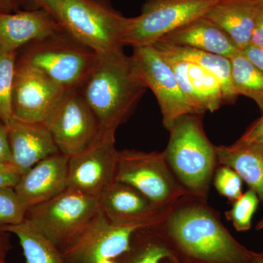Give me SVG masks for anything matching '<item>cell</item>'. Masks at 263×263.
Wrapping results in <instances>:
<instances>
[{
    "instance_id": "8fae6325",
    "label": "cell",
    "mask_w": 263,
    "mask_h": 263,
    "mask_svg": "<svg viewBox=\"0 0 263 263\" xmlns=\"http://www.w3.org/2000/svg\"><path fill=\"white\" fill-rule=\"evenodd\" d=\"M44 124L60 153L69 158L89 146L100 130L98 119L77 88L65 90Z\"/></svg>"
},
{
    "instance_id": "4dcf8cb0",
    "label": "cell",
    "mask_w": 263,
    "mask_h": 263,
    "mask_svg": "<svg viewBox=\"0 0 263 263\" xmlns=\"http://www.w3.org/2000/svg\"><path fill=\"white\" fill-rule=\"evenodd\" d=\"M237 141L241 143L263 144V113L262 117L252 123Z\"/></svg>"
},
{
    "instance_id": "74e56055",
    "label": "cell",
    "mask_w": 263,
    "mask_h": 263,
    "mask_svg": "<svg viewBox=\"0 0 263 263\" xmlns=\"http://www.w3.org/2000/svg\"><path fill=\"white\" fill-rule=\"evenodd\" d=\"M20 8L19 0H0V13H15Z\"/></svg>"
},
{
    "instance_id": "1f68e13d",
    "label": "cell",
    "mask_w": 263,
    "mask_h": 263,
    "mask_svg": "<svg viewBox=\"0 0 263 263\" xmlns=\"http://www.w3.org/2000/svg\"><path fill=\"white\" fill-rule=\"evenodd\" d=\"M240 53L252 65L263 72V47L249 43L240 50Z\"/></svg>"
},
{
    "instance_id": "836d02e7",
    "label": "cell",
    "mask_w": 263,
    "mask_h": 263,
    "mask_svg": "<svg viewBox=\"0 0 263 263\" xmlns=\"http://www.w3.org/2000/svg\"><path fill=\"white\" fill-rule=\"evenodd\" d=\"M0 162L10 167V153L9 143H8V125L2 120L1 118H0Z\"/></svg>"
},
{
    "instance_id": "ffe728a7",
    "label": "cell",
    "mask_w": 263,
    "mask_h": 263,
    "mask_svg": "<svg viewBox=\"0 0 263 263\" xmlns=\"http://www.w3.org/2000/svg\"><path fill=\"white\" fill-rule=\"evenodd\" d=\"M153 46L166 58L194 64L209 71L221 85L223 104H233L236 101L238 95L232 80L230 59L162 41H157Z\"/></svg>"
},
{
    "instance_id": "9c48e42d",
    "label": "cell",
    "mask_w": 263,
    "mask_h": 263,
    "mask_svg": "<svg viewBox=\"0 0 263 263\" xmlns=\"http://www.w3.org/2000/svg\"><path fill=\"white\" fill-rule=\"evenodd\" d=\"M160 223L114 222L100 209L77 238L62 252L68 263H97L118 258L130 249L132 240L137 232Z\"/></svg>"
},
{
    "instance_id": "8992f818",
    "label": "cell",
    "mask_w": 263,
    "mask_h": 263,
    "mask_svg": "<svg viewBox=\"0 0 263 263\" xmlns=\"http://www.w3.org/2000/svg\"><path fill=\"white\" fill-rule=\"evenodd\" d=\"M99 211L98 197L67 188L51 200L29 208L24 221L62 252Z\"/></svg>"
},
{
    "instance_id": "7a4b0ae2",
    "label": "cell",
    "mask_w": 263,
    "mask_h": 263,
    "mask_svg": "<svg viewBox=\"0 0 263 263\" xmlns=\"http://www.w3.org/2000/svg\"><path fill=\"white\" fill-rule=\"evenodd\" d=\"M80 91L100 129L117 130L127 120L147 88L124 51L98 55Z\"/></svg>"
},
{
    "instance_id": "e0dca14e",
    "label": "cell",
    "mask_w": 263,
    "mask_h": 263,
    "mask_svg": "<svg viewBox=\"0 0 263 263\" xmlns=\"http://www.w3.org/2000/svg\"><path fill=\"white\" fill-rule=\"evenodd\" d=\"M62 28L47 10H18L0 13V45L8 51L18 52L33 41Z\"/></svg>"
},
{
    "instance_id": "30bf717a",
    "label": "cell",
    "mask_w": 263,
    "mask_h": 263,
    "mask_svg": "<svg viewBox=\"0 0 263 263\" xmlns=\"http://www.w3.org/2000/svg\"><path fill=\"white\" fill-rule=\"evenodd\" d=\"M130 58L143 84L155 95L167 130L179 118L197 115L180 89L169 62L153 45L133 48Z\"/></svg>"
},
{
    "instance_id": "52a82bcc",
    "label": "cell",
    "mask_w": 263,
    "mask_h": 263,
    "mask_svg": "<svg viewBox=\"0 0 263 263\" xmlns=\"http://www.w3.org/2000/svg\"><path fill=\"white\" fill-rule=\"evenodd\" d=\"M115 181L136 188L161 209H169L189 195L170 168L164 152L119 151Z\"/></svg>"
},
{
    "instance_id": "9a60e30c",
    "label": "cell",
    "mask_w": 263,
    "mask_h": 263,
    "mask_svg": "<svg viewBox=\"0 0 263 263\" xmlns=\"http://www.w3.org/2000/svg\"><path fill=\"white\" fill-rule=\"evenodd\" d=\"M69 157L58 152L41 160L14 186L19 200L29 209L48 201L68 187Z\"/></svg>"
},
{
    "instance_id": "f546056e",
    "label": "cell",
    "mask_w": 263,
    "mask_h": 263,
    "mask_svg": "<svg viewBox=\"0 0 263 263\" xmlns=\"http://www.w3.org/2000/svg\"><path fill=\"white\" fill-rule=\"evenodd\" d=\"M136 252L129 263H160L163 259L174 257L166 246L155 242H146Z\"/></svg>"
},
{
    "instance_id": "4fadbf2b",
    "label": "cell",
    "mask_w": 263,
    "mask_h": 263,
    "mask_svg": "<svg viewBox=\"0 0 263 263\" xmlns=\"http://www.w3.org/2000/svg\"><path fill=\"white\" fill-rule=\"evenodd\" d=\"M65 89L32 66L17 62L12 91L13 117L45 123Z\"/></svg>"
},
{
    "instance_id": "cb8c5ba5",
    "label": "cell",
    "mask_w": 263,
    "mask_h": 263,
    "mask_svg": "<svg viewBox=\"0 0 263 263\" xmlns=\"http://www.w3.org/2000/svg\"><path fill=\"white\" fill-rule=\"evenodd\" d=\"M186 63L190 83L205 111L218 110L223 104L219 81L205 69L194 64Z\"/></svg>"
},
{
    "instance_id": "277c9868",
    "label": "cell",
    "mask_w": 263,
    "mask_h": 263,
    "mask_svg": "<svg viewBox=\"0 0 263 263\" xmlns=\"http://www.w3.org/2000/svg\"><path fill=\"white\" fill-rule=\"evenodd\" d=\"M52 15L71 36L98 55L122 52L128 18L109 0H60Z\"/></svg>"
},
{
    "instance_id": "3957f363",
    "label": "cell",
    "mask_w": 263,
    "mask_h": 263,
    "mask_svg": "<svg viewBox=\"0 0 263 263\" xmlns=\"http://www.w3.org/2000/svg\"><path fill=\"white\" fill-rule=\"evenodd\" d=\"M166 160L189 195L206 199L216 164V146L207 138L200 115L179 118L168 129Z\"/></svg>"
},
{
    "instance_id": "d6a6232c",
    "label": "cell",
    "mask_w": 263,
    "mask_h": 263,
    "mask_svg": "<svg viewBox=\"0 0 263 263\" xmlns=\"http://www.w3.org/2000/svg\"><path fill=\"white\" fill-rule=\"evenodd\" d=\"M60 0H19L21 8L24 10L43 9L53 13Z\"/></svg>"
},
{
    "instance_id": "7402d4cb",
    "label": "cell",
    "mask_w": 263,
    "mask_h": 263,
    "mask_svg": "<svg viewBox=\"0 0 263 263\" xmlns=\"http://www.w3.org/2000/svg\"><path fill=\"white\" fill-rule=\"evenodd\" d=\"M0 228L18 237L26 263H68L60 249L27 221Z\"/></svg>"
},
{
    "instance_id": "484cf974",
    "label": "cell",
    "mask_w": 263,
    "mask_h": 263,
    "mask_svg": "<svg viewBox=\"0 0 263 263\" xmlns=\"http://www.w3.org/2000/svg\"><path fill=\"white\" fill-rule=\"evenodd\" d=\"M259 203L257 194L249 189L233 202L232 209L226 213V218L233 223L237 231H247L252 227V218Z\"/></svg>"
},
{
    "instance_id": "83f0119b",
    "label": "cell",
    "mask_w": 263,
    "mask_h": 263,
    "mask_svg": "<svg viewBox=\"0 0 263 263\" xmlns=\"http://www.w3.org/2000/svg\"><path fill=\"white\" fill-rule=\"evenodd\" d=\"M243 180L239 175L230 167L220 165L216 169L214 184L218 193L234 202L241 196Z\"/></svg>"
},
{
    "instance_id": "603a6c76",
    "label": "cell",
    "mask_w": 263,
    "mask_h": 263,
    "mask_svg": "<svg viewBox=\"0 0 263 263\" xmlns=\"http://www.w3.org/2000/svg\"><path fill=\"white\" fill-rule=\"evenodd\" d=\"M230 60L232 80L237 94L253 100L263 113V72L240 53Z\"/></svg>"
},
{
    "instance_id": "f35d334b",
    "label": "cell",
    "mask_w": 263,
    "mask_h": 263,
    "mask_svg": "<svg viewBox=\"0 0 263 263\" xmlns=\"http://www.w3.org/2000/svg\"><path fill=\"white\" fill-rule=\"evenodd\" d=\"M251 263H263V253H254Z\"/></svg>"
},
{
    "instance_id": "8d00e7d4",
    "label": "cell",
    "mask_w": 263,
    "mask_h": 263,
    "mask_svg": "<svg viewBox=\"0 0 263 263\" xmlns=\"http://www.w3.org/2000/svg\"><path fill=\"white\" fill-rule=\"evenodd\" d=\"M251 43L263 47V9L257 26L254 29Z\"/></svg>"
},
{
    "instance_id": "5b68a950",
    "label": "cell",
    "mask_w": 263,
    "mask_h": 263,
    "mask_svg": "<svg viewBox=\"0 0 263 263\" xmlns=\"http://www.w3.org/2000/svg\"><path fill=\"white\" fill-rule=\"evenodd\" d=\"M98 58L62 27L21 48L17 62L35 67L65 89H80Z\"/></svg>"
},
{
    "instance_id": "e575fe53",
    "label": "cell",
    "mask_w": 263,
    "mask_h": 263,
    "mask_svg": "<svg viewBox=\"0 0 263 263\" xmlns=\"http://www.w3.org/2000/svg\"><path fill=\"white\" fill-rule=\"evenodd\" d=\"M11 233L0 228V263L7 262V257L12 248Z\"/></svg>"
},
{
    "instance_id": "7bdbcfd3",
    "label": "cell",
    "mask_w": 263,
    "mask_h": 263,
    "mask_svg": "<svg viewBox=\"0 0 263 263\" xmlns=\"http://www.w3.org/2000/svg\"><path fill=\"white\" fill-rule=\"evenodd\" d=\"M257 1H258L259 3H260L261 4L263 5V0H257Z\"/></svg>"
},
{
    "instance_id": "ac0fdd59",
    "label": "cell",
    "mask_w": 263,
    "mask_h": 263,
    "mask_svg": "<svg viewBox=\"0 0 263 263\" xmlns=\"http://www.w3.org/2000/svg\"><path fill=\"white\" fill-rule=\"evenodd\" d=\"M262 9L257 0H221L204 17L226 32L240 51L251 43Z\"/></svg>"
},
{
    "instance_id": "d4e9b609",
    "label": "cell",
    "mask_w": 263,
    "mask_h": 263,
    "mask_svg": "<svg viewBox=\"0 0 263 263\" xmlns=\"http://www.w3.org/2000/svg\"><path fill=\"white\" fill-rule=\"evenodd\" d=\"M18 52L0 45V118L8 125L13 118L11 98Z\"/></svg>"
},
{
    "instance_id": "7c38bea8",
    "label": "cell",
    "mask_w": 263,
    "mask_h": 263,
    "mask_svg": "<svg viewBox=\"0 0 263 263\" xmlns=\"http://www.w3.org/2000/svg\"><path fill=\"white\" fill-rule=\"evenodd\" d=\"M114 129H100L85 149L69 158L68 187L98 197L115 181L118 152Z\"/></svg>"
},
{
    "instance_id": "ab89813d",
    "label": "cell",
    "mask_w": 263,
    "mask_h": 263,
    "mask_svg": "<svg viewBox=\"0 0 263 263\" xmlns=\"http://www.w3.org/2000/svg\"><path fill=\"white\" fill-rule=\"evenodd\" d=\"M256 229L257 230H260L263 229V218L261 219L260 221H259L258 224L256 226Z\"/></svg>"
},
{
    "instance_id": "d6986e66",
    "label": "cell",
    "mask_w": 263,
    "mask_h": 263,
    "mask_svg": "<svg viewBox=\"0 0 263 263\" xmlns=\"http://www.w3.org/2000/svg\"><path fill=\"white\" fill-rule=\"evenodd\" d=\"M159 41L195 48L228 59L240 53L239 48L229 35L204 16L166 34Z\"/></svg>"
},
{
    "instance_id": "4316f807",
    "label": "cell",
    "mask_w": 263,
    "mask_h": 263,
    "mask_svg": "<svg viewBox=\"0 0 263 263\" xmlns=\"http://www.w3.org/2000/svg\"><path fill=\"white\" fill-rule=\"evenodd\" d=\"M27 210L19 200L14 188H0V227L23 222Z\"/></svg>"
},
{
    "instance_id": "b9f144b4",
    "label": "cell",
    "mask_w": 263,
    "mask_h": 263,
    "mask_svg": "<svg viewBox=\"0 0 263 263\" xmlns=\"http://www.w3.org/2000/svg\"><path fill=\"white\" fill-rule=\"evenodd\" d=\"M8 167H10L9 166L6 165V164H3V162H0V171L8 168Z\"/></svg>"
},
{
    "instance_id": "44dd1931",
    "label": "cell",
    "mask_w": 263,
    "mask_h": 263,
    "mask_svg": "<svg viewBox=\"0 0 263 263\" xmlns=\"http://www.w3.org/2000/svg\"><path fill=\"white\" fill-rule=\"evenodd\" d=\"M218 164L234 170L254 190L263 205V144L235 142L216 146Z\"/></svg>"
},
{
    "instance_id": "ba28073f",
    "label": "cell",
    "mask_w": 263,
    "mask_h": 263,
    "mask_svg": "<svg viewBox=\"0 0 263 263\" xmlns=\"http://www.w3.org/2000/svg\"><path fill=\"white\" fill-rule=\"evenodd\" d=\"M221 0H146L141 14L128 18L124 46H151L166 34L205 16Z\"/></svg>"
},
{
    "instance_id": "6da1fadb",
    "label": "cell",
    "mask_w": 263,
    "mask_h": 263,
    "mask_svg": "<svg viewBox=\"0 0 263 263\" xmlns=\"http://www.w3.org/2000/svg\"><path fill=\"white\" fill-rule=\"evenodd\" d=\"M157 226L193 258L209 263L252 262L253 252L233 238L205 198L182 197Z\"/></svg>"
},
{
    "instance_id": "60d3db41",
    "label": "cell",
    "mask_w": 263,
    "mask_h": 263,
    "mask_svg": "<svg viewBox=\"0 0 263 263\" xmlns=\"http://www.w3.org/2000/svg\"><path fill=\"white\" fill-rule=\"evenodd\" d=\"M97 263H117L116 262L114 259H104V260L100 261V262Z\"/></svg>"
},
{
    "instance_id": "2e32d148",
    "label": "cell",
    "mask_w": 263,
    "mask_h": 263,
    "mask_svg": "<svg viewBox=\"0 0 263 263\" xmlns=\"http://www.w3.org/2000/svg\"><path fill=\"white\" fill-rule=\"evenodd\" d=\"M100 211L117 223L162 221L170 209H161L136 188L114 181L98 197Z\"/></svg>"
},
{
    "instance_id": "d590c367",
    "label": "cell",
    "mask_w": 263,
    "mask_h": 263,
    "mask_svg": "<svg viewBox=\"0 0 263 263\" xmlns=\"http://www.w3.org/2000/svg\"><path fill=\"white\" fill-rule=\"evenodd\" d=\"M21 176L13 170L8 168L0 171V188L11 186L14 187Z\"/></svg>"
},
{
    "instance_id": "5bb4252c",
    "label": "cell",
    "mask_w": 263,
    "mask_h": 263,
    "mask_svg": "<svg viewBox=\"0 0 263 263\" xmlns=\"http://www.w3.org/2000/svg\"><path fill=\"white\" fill-rule=\"evenodd\" d=\"M10 168L23 176L41 160L60 152L44 123L12 118L8 124Z\"/></svg>"
},
{
    "instance_id": "f1b7e54d",
    "label": "cell",
    "mask_w": 263,
    "mask_h": 263,
    "mask_svg": "<svg viewBox=\"0 0 263 263\" xmlns=\"http://www.w3.org/2000/svg\"><path fill=\"white\" fill-rule=\"evenodd\" d=\"M166 58V57H165ZM174 70L175 76L177 80L180 89L182 91L185 98H186L192 108L195 110L197 115H201L205 113V110L202 107L200 100L197 98L196 93L194 91L187 72V64L186 62L176 61L166 58Z\"/></svg>"
}]
</instances>
